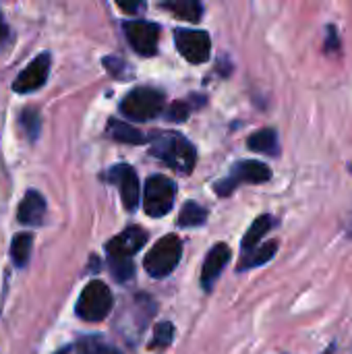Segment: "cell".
I'll return each instance as SVG.
<instances>
[{
	"mask_svg": "<svg viewBox=\"0 0 352 354\" xmlns=\"http://www.w3.org/2000/svg\"><path fill=\"white\" fill-rule=\"evenodd\" d=\"M77 354H122L114 344L106 342L100 336H87L81 338L77 344Z\"/></svg>",
	"mask_w": 352,
	"mask_h": 354,
	"instance_id": "20",
	"label": "cell"
},
{
	"mask_svg": "<svg viewBox=\"0 0 352 354\" xmlns=\"http://www.w3.org/2000/svg\"><path fill=\"white\" fill-rule=\"evenodd\" d=\"M124 35L131 48L141 56H154L158 52L160 41V27L149 21H127L124 23Z\"/></svg>",
	"mask_w": 352,
	"mask_h": 354,
	"instance_id": "8",
	"label": "cell"
},
{
	"mask_svg": "<svg viewBox=\"0 0 352 354\" xmlns=\"http://www.w3.org/2000/svg\"><path fill=\"white\" fill-rule=\"evenodd\" d=\"M108 266H110V274L114 276V280L118 282H129L135 276V266L133 259H120V257H108Z\"/></svg>",
	"mask_w": 352,
	"mask_h": 354,
	"instance_id": "22",
	"label": "cell"
},
{
	"mask_svg": "<svg viewBox=\"0 0 352 354\" xmlns=\"http://www.w3.org/2000/svg\"><path fill=\"white\" fill-rule=\"evenodd\" d=\"M6 33H8V27H6V23L2 21V17H0V41L6 37Z\"/></svg>",
	"mask_w": 352,
	"mask_h": 354,
	"instance_id": "29",
	"label": "cell"
},
{
	"mask_svg": "<svg viewBox=\"0 0 352 354\" xmlns=\"http://www.w3.org/2000/svg\"><path fill=\"white\" fill-rule=\"evenodd\" d=\"M176 199V185L162 174L149 176L145 183L143 191V209L151 218H162L166 216Z\"/></svg>",
	"mask_w": 352,
	"mask_h": 354,
	"instance_id": "6",
	"label": "cell"
},
{
	"mask_svg": "<svg viewBox=\"0 0 352 354\" xmlns=\"http://www.w3.org/2000/svg\"><path fill=\"white\" fill-rule=\"evenodd\" d=\"M104 64H106V68H108L114 77H118V79L129 77V64H127L124 60H118V58H104Z\"/></svg>",
	"mask_w": 352,
	"mask_h": 354,
	"instance_id": "27",
	"label": "cell"
},
{
	"mask_svg": "<svg viewBox=\"0 0 352 354\" xmlns=\"http://www.w3.org/2000/svg\"><path fill=\"white\" fill-rule=\"evenodd\" d=\"M232 251L226 243H218L210 249L205 261H203V270H201V286L210 292L214 282L220 278V274L224 272L226 263L230 261Z\"/></svg>",
	"mask_w": 352,
	"mask_h": 354,
	"instance_id": "12",
	"label": "cell"
},
{
	"mask_svg": "<svg viewBox=\"0 0 352 354\" xmlns=\"http://www.w3.org/2000/svg\"><path fill=\"white\" fill-rule=\"evenodd\" d=\"M324 354H338V348H336V344H332V346H330V348H328V351H326Z\"/></svg>",
	"mask_w": 352,
	"mask_h": 354,
	"instance_id": "30",
	"label": "cell"
},
{
	"mask_svg": "<svg viewBox=\"0 0 352 354\" xmlns=\"http://www.w3.org/2000/svg\"><path fill=\"white\" fill-rule=\"evenodd\" d=\"M108 135L114 141H120V143H131V145L147 143V137L139 129H135L133 124L122 122L118 118H110V122H108Z\"/></svg>",
	"mask_w": 352,
	"mask_h": 354,
	"instance_id": "17",
	"label": "cell"
},
{
	"mask_svg": "<svg viewBox=\"0 0 352 354\" xmlns=\"http://www.w3.org/2000/svg\"><path fill=\"white\" fill-rule=\"evenodd\" d=\"M166 10H170L176 19H185V21H199L201 19V4L197 0H176V2H166L162 4Z\"/></svg>",
	"mask_w": 352,
	"mask_h": 354,
	"instance_id": "18",
	"label": "cell"
},
{
	"mask_svg": "<svg viewBox=\"0 0 352 354\" xmlns=\"http://www.w3.org/2000/svg\"><path fill=\"white\" fill-rule=\"evenodd\" d=\"M340 50H342L340 35H338V31H336L334 25H328V35H326L324 52H326V54H334V52H340Z\"/></svg>",
	"mask_w": 352,
	"mask_h": 354,
	"instance_id": "26",
	"label": "cell"
},
{
	"mask_svg": "<svg viewBox=\"0 0 352 354\" xmlns=\"http://www.w3.org/2000/svg\"><path fill=\"white\" fill-rule=\"evenodd\" d=\"M46 216V201L37 191H27L19 209H17V220L25 226H39Z\"/></svg>",
	"mask_w": 352,
	"mask_h": 354,
	"instance_id": "13",
	"label": "cell"
},
{
	"mask_svg": "<svg viewBox=\"0 0 352 354\" xmlns=\"http://www.w3.org/2000/svg\"><path fill=\"white\" fill-rule=\"evenodd\" d=\"M112 307H114V297H112L110 288L104 282L93 280L81 290L75 311H77L79 319L95 324V322L106 319L110 315Z\"/></svg>",
	"mask_w": 352,
	"mask_h": 354,
	"instance_id": "2",
	"label": "cell"
},
{
	"mask_svg": "<svg viewBox=\"0 0 352 354\" xmlns=\"http://www.w3.org/2000/svg\"><path fill=\"white\" fill-rule=\"evenodd\" d=\"M147 243V232L141 226H131L118 236H114L108 245V257H120V259H133V255Z\"/></svg>",
	"mask_w": 352,
	"mask_h": 354,
	"instance_id": "10",
	"label": "cell"
},
{
	"mask_svg": "<svg viewBox=\"0 0 352 354\" xmlns=\"http://www.w3.org/2000/svg\"><path fill=\"white\" fill-rule=\"evenodd\" d=\"M180 255H183V243H180V239L174 236V234L162 236V239L149 249V253H147L145 259H143L145 272H147L151 278H166V276L172 274L174 268L178 266Z\"/></svg>",
	"mask_w": 352,
	"mask_h": 354,
	"instance_id": "3",
	"label": "cell"
},
{
	"mask_svg": "<svg viewBox=\"0 0 352 354\" xmlns=\"http://www.w3.org/2000/svg\"><path fill=\"white\" fill-rule=\"evenodd\" d=\"M278 224V220L274 218V216H270V214H261V216H257L255 218V222L251 224V228L247 230V234H245V239H243V243H241V249H243V253H249V251H253L255 247H259V243H261V239L274 228Z\"/></svg>",
	"mask_w": 352,
	"mask_h": 354,
	"instance_id": "15",
	"label": "cell"
},
{
	"mask_svg": "<svg viewBox=\"0 0 352 354\" xmlns=\"http://www.w3.org/2000/svg\"><path fill=\"white\" fill-rule=\"evenodd\" d=\"M276 253H278V241H270V243H266V245H259V247H255L253 251L243 253V257H241L237 270H239V272H247V270L266 266L268 261L274 259Z\"/></svg>",
	"mask_w": 352,
	"mask_h": 354,
	"instance_id": "16",
	"label": "cell"
},
{
	"mask_svg": "<svg viewBox=\"0 0 352 354\" xmlns=\"http://www.w3.org/2000/svg\"><path fill=\"white\" fill-rule=\"evenodd\" d=\"M21 127L25 129V133H27L29 139H35L37 137V131H39V116H37V112L25 110L21 114Z\"/></svg>",
	"mask_w": 352,
	"mask_h": 354,
	"instance_id": "24",
	"label": "cell"
},
{
	"mask_svg": "<svg viewBox=\"0 0 352 354\" xmlns=\"http://www.w3.org/2000/svg\"><path fill=\"white\" fill-rule=\"evenodd\" d=\"M48 73H50V54H39L35 56L29 66L15 79L12 83V91L17 93H31L35 89H39L46 79H48Z\"/></svg>",
	"mask_w": 352,
	"mask_h": 354,
	"instance_id": "9",
	"label": "cell"
},
{
	"mask_svg": "<svg viewBox=\"0 0 352 354\" xmlns=\"http://www.w3.org/2000/svg\"><path fill=\"white\" fill-rule=\"evenodd\" d=\"M164 110V95L151 87H137L124 95L120 102V112L129 120H149L156 118Z\"/></svg>",
	"mask_w": 352,
	"mask_h": 354,
	"instance_id": "5",
	"label": "cell"
},
{
	"mask_svg": "<svg viewBox=\"0 0 352 354\" xmlns=\"http://www.w3.org/2000/svg\"><path fill=\"white\" fill-rule=\"evenodd\" d=\"M118 8L124 10V12H129V15H133V12H137V10L143 8V2H118Z\"/></svg>",
	"mask_w": 352,
	"mask_h": 354,
	"instance_id": "28",
	"label": "cell"
},
{
	"mask_svg": "<svg viewBox=\"0 0 352 354\" xmlns=\"http://www.w3.org/2000/svg\"><path fill=\"white\" fill-rule=\"evenodd\" d=\"M247 147L251 151L278 158L280 156V139H278V133L274 129H259L257 133H253L247 139Z\"/></svg>",
	"mask_w": 352,
	"mask_h": 354,
	"instance_id": "14",
	"label": "cell"
},
{
	"mask_svg": "<svg viewBox=\"0 0 352 354\" xmlns=\"http://www.w3.org/2000/svg\"><path fill=\"white\" fill-rule=\"evenodd\" d=\"M189 112H191V106L185 100H178L168 108V118L174 120V122H183V120L189 118Z\"/></svg>",
	"mask_w": 352,
	"mask_h": 354,
	"instance_id": "25",
	"label": "cell"
},
{
	"mask_svg": "<svg viewBox=\"0 0 352 354\" xmlns=\"http://www.w3.org/2000/svg\"><path fill=\"white\" fill-rule=\"evenodd\" d=\"M205 220H207V212L199 205V203H195V201H189L185 207H183V212H180V216H178V226H185V228H195V226H201V224H205Z\"/></svg>",
	"mask_w": 352,
	"mask_h": 354,
	"instance_id": "21",
	"label": "cell"
},
{
	"mask_svg": "<svg viewBox=\"0 0 352 354\" xmlns=\"http://www.w3.org/2000/svg\"><path fill=\"white\" fill-rule=\"evenodd\" d=\"M172 336H174V328L172 324H158L156 330H154V340H151V348H164L172 342Z\"/></svg>",
	"mask_w": 352,
	"mask_h": 354,
	"instance_id": "23",
	"label": "cell"
},
{
	"mask_svg": "<svg viewBox=\"0 0 352 354\" xmlns=\"http://www.w3.org/2000/svg\"><path fill=\"white\" fill-rule=\"evenodd\" d=\"M149 141V153L154 158H158L160 162L168 164L172 170L180 172V174H191L197 162V149L195 145L185 139L178 133L172 131H156L151 137H147Z\"/></svg>",
	"mask_w": 352,
	"mask_h": 354,
	"instance_id": "1",
	"label": "cell"
},
{
	"mask_svg": "<svg viewBox=\"0 0 352 354\" xmlns=\"http://www.w3.org/2000/svg\"><path fill=\"white\" fill-rule=\"evenodd\" d=\"M31 247H33V236L29 232L17 234L10 243V259L17 268H23L29 261L31 255Z\"/></svg>",
	"mask_w": 352,
	"mask_h": 354,
	"instance_id": "19",
	"label": "cell"
},
{
	"mask_svg": "<svg viewBox=\"0 0 352 354\" xmlns=\"http://www.w3.org/2000/svg\"><path fill=\"white\" fill-rule=\"evenodd\" d=\"M176 50L191 64H203L212 54V39L205 31L199 29H176L174 31Z\"/></svg>",
	"mask_w": 352,
	"mask_h": 354,
	"instance_id": "7",
	"label": "cell"
},
{
	"mask_svg": "<svg viewBox=\"0 0 352 354\" xmlns=\"http://www.w3.org/2000/svg\"><path fill=\"white\" fill-rule=\"evenodd\" d=\"M270 178H272V168L270 166H266L259 160H243V162H237L232 166V170H230V174L226 178L216 183L214 191L220 197H228L241 185H263Z\"/></svg>",
	"mask_w": 352,
	"mask_h": 354,
	"instance_id": "4",
	"label": "cell"
},
{
	"mask_svg": "<svg viewBox=\"0 0 352 354\" xmlns=\"http://www.w3.org/2000/svg\"><path fill=\"white\" fill-rule=\"evenodd\" d=\"M110 183L118 185L120 189V197H122V205L133 212L139 203V180H137V174L131 166L127 164H118L110 170L108 174Z\"/></svg>",
	"mask_w": 352,
	"mask_h": 354,
	"instance_id": "11",
	"label": "cell"
}]
</instances>
